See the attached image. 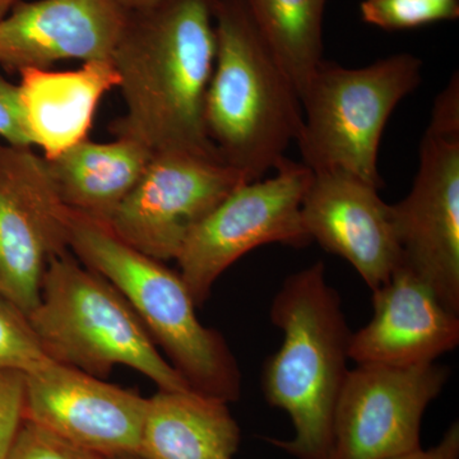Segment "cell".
Here are the masks:
<instances>
[{
	"label": "cell",
	"mask_w": 459,
	"mask_h": 459,
	"mask_svg": "<svg viewBox=\"0 0 459 459\" xmlns=\"http://www.w3.org/2000/svg\"><path fill=\"white\" fill-rule=\"evenodd\" d=\"M244 183L249 181L220 156L153 152L140 183L105 225L138 252L177 261L193 230Z\"/></svg>",
	"instance_id": "9c48e42d"
},
{
	"label": "cell",
	"mask_w": 459,
	"mask_h": 459,
	"mask_svg": "<svg viewBox=\"0 0 459 459\" xmlns=\"http://www.w3.org/2000/svg\"><path fill=\"white\" fill-rule=\"evenodd\" d=\"M270 316L283 342L263 367V394L289 415L295 435L268 442L296 459H331L352 332L325 263L290 274L272 301Z\"/></svg>",
	"instance_id": "7a4b0ae2"
},
{
	"label": "cell",
	"mask_w": 459,
	"mask_h": 459,
	"mask_svg": "<svg viewBox=\"0 0 459 459\" xmlns=\"http://www.w3.org/2000/svg\"><path fill=\"white\" fill-rule=\"evenodd\" d=\"M18 74L27 135L48 160L89 138L100 100L119 86L111 60H90L75 71L26 68Z\"/></svg>",
	"instance_id": "2e32d148"
},
{
	"label": "cell",
	"mask_w": 459,
	"mask_h": 459,
	"mask_svg": "<svg viewBox=\"0 0 459 459\" xmlns=\"http://www.w3.org/2000/svg\"><path fill=\"white\" fill-rule=\"evenodd\" d=\"M377 189L343 172H313L301 202V221L312 241L346 259L371 291L401 264L391 204Z\"/></svg>",
	"instance_id": "4fadbf2b"
},
{
	"label": "cell",
	"mask_w": 459,
	"mask_h": 459,
	"mask_svg": "<svg viewBox=\"0 0 459 459\" xmlns=\"http://www.w3.org/2000/svg\"><path fill=\"white\" fill-rule=\"evenodd\" d=\"M217 0H160L128 12L111 62L119 75L126 114L115 137L141 142L152 152L219 155L205 133V93L216 56Z\"/></svg>",
	"instance_id": "6da1fadb"
},
{
	"label": "cell",
	"mask_w": 459,
	"mask_h": 459,
	"mask_svg": "<svg viewBox=\"0 0 459 459\" xmlns=\"http://www.w3.org/2000/svg\"><path fill=\"white\" fill-rule=\"evenodd\" d=\"M364 22L388 31L416 29L459 17L458 0H364Z\"/></svg>",
	"instance_id": "44dd1931"
},
{
	"label": "cell",
	"mask_w": 459,
	"mask_h": 459,
	"mask_svg": "<svg viewBox=\"0 0 459 459\" xmlns=\"http://www.w3.org/2000/svg\"><path fill=\"white\" fill-rule=\"evenodd\" d=\"M17 3L18 0H0V18L4 17Z\"/></svg>",
	"instance_id": "4316f807"
},
{
	"label": "cell",
	"mask_w": 459,
	"mask_h": 459,
	"mask_svg": "<svg viewBox=\"0 0 459 459\" xmlns=\"http://www.w3.org/2000/svg\"><path fill=\"white\" fill-rule=\"evenodd\" d=\"M0 138L14 147H32L21 110L18 84L0 74Z\"/></svg>",
	"instance_id": "cb8c5ba5"
},
{
	"label": "cell",
	"mask_w": 459,
	"mask_h": 459,
	"mask_svg": "<svg viewBox=\"0 0 459 459\" xmlns=\"http://www.w3.org/2000/svg\"><path fill=\"white\" fill-rule=\"evenodd\" d=\"M422 60L394 54L362 68L323 60L300 95L303 124L296 138L301 164L343 172L382 188L377 151L389 117L421 83Z\"/></svg>",
	"instance_id": "8992f818"
},
{
	"label": "cell",
	"mask_w": 459,
	"mask_h": 459,
	"mask_svg": "<svg viewBox=\"0 0 459 459\" xmlns=\"http://www.w3.org/2000/svg\"><path fill=\"white\" fill-rule=\"evenodd\" d=\"M241 442L228 402L195 389L165 391L147 398L142 459H232Z\"/></svg>",
	"instance_id": "e0dca14e"
},
{
	"label": "cell",
	"mask_w": 459,
	"mask_h": 459,
	"mask_svg": "<svg viewBox=\"0 0 459 459\" xmlns=\"http://www.w3.org/2000/svg\"><path fill=\"white\" fill-rule=\"evenodd\" d=\"M59 364L50 358L29 318L0 295V369L38 373Z\"/></svg>",
	"instance_id": "ffe728a7"
},
{
	"label": "cell",
	"mask_w": 459,
	"mask_h": 459,
	"mask_svg": "<svg viewBox=\"0 0 459 459\" xmlns=\"http://www.w3.org/2000/svg\"><path fill=\"white\" fill-rule=\"evenodd\" d=\"M263 39L299 96L323 62L327 0H244Z\"/></svg>",
	"instance_id": "d6986e66"
},
{
	"label": "cell",
	"mask_w": 459,
	"mask_h": 459,
	"mask_svg": "<svg viewBox=\"0 0 459 459\" xmlns=\"http://www.w3.org/2000/svg\"><path fill=\"white\" fill-rule=\"evenodd\" d=\"M371 292L373 316L350 341L356 365L430 364L457 349L459 316L409 268L398 265L391 280Z\"/></svg>",
	"instance_id": "9a60e30c"
},
{
	"label": "cell",
	"mask_w": 459,
	"mask_h": 459,
	"mask_svg": "<svg viewBox=\"0 0 459 459\" xmlns=\"http://www.w3.org/2000/svg\"><path fill=\"white\" fill-rule=\"evenodd\" d=\"M271 178L241 184L193 230L177 262L179 274L201 307L223 272L255 247L268 244L303 247L312 244L301 202L313 171L289 159Z\"/></svg>",
	"instance_id": "ba28073f"
},
{
	"label": "cell",
	"mask_w": 459,
	"mask_h": 459,
	"mask_svg": "<svg viewBox=\"0 0 459 459\" xmlns=\"http://www.w3.org/2000/svg\"><path fill=\"white\" fill-rule=\"evenodd\" d=\"M392 459H459V422L446 429L440 442L429 449L406 453Z\"/></svg>",
	"instance_id": "d4e9b609"
},
{
	"label": "cell",
	"mask_w": 459,
	"mask_h": 459,
	"mask_svg": "<svg viewBox=\"0 0 459 459\" xmlns=\"http://www.w3.org/2000/svg\"><path fill=\"white\" fill-rule=\"evenodd\" d=\"M126 17L117 0L17 3L0 18V66L21 72L60 60H111Z\"/></svg>",
	"instance_id": "5bb4252c"
},
{
	"label": "cell",
	"mask_w": 459,
	"mask_h": 459,
	"mask_svg": "<svg viewBox=\"0 0 459 459\" xmlns=\"http://www.w3.org/2000/svg\"><path fill=\"white\" fill-rule=\"evenodd\" d=\"M68 247L123 295L190 388L228 403L240 398L237 359L220 332L199 322L179 272L124 243L105 223L71 210Z\"/></svg>",
	"instance_id": "277c9868"
},
{
	"label": "cell",
	"mask_w": 459,
	"mask_h": 459,
	"mask_svg": "<svg viewBox=\"0 0 459 459\" xmlns=\"http://www.w3.org/2000/svg\"><path fill=\"white\" fill-rule=\"evenodd\" d=\"M68 220L47 160L0 142V295L26 316L51 256L69 249Z\"/></svg>",
	"instance_id": "8fae6325"
},
{
	"label": "cell",
	"mask_w": 459,
	"mask_h": 459,
	"mask_svg": "<svg viewBox=\"0 0 459 459\" xmlns=\"http://www.w3.org/2000/svg\"><path fill=\"white\" fill-rule=\"evenodd\" d=\"M216 56L204 120L220 157L247 181L286 159L303 124L298 90L256 29L244 0H217Z\"/></svg>",
	"instance_id": "3957f363"
},
{
	"label": "cell",
	"mask_w": 459,
	"mask_h": 459,
	"mask_svg": "<svg viewBox=\"0 0 459 459\" xmlns=\"http://www.w3.org/2000/svg\"><path fill=\"white\" fill-rule=\"evenodd\" d=\"M449 376L437 361L356 365L338 398L331 459H392L422 448V420Z\"/></svg>",
	"instance_id": "30bf717a"
},
{
	"label": "cell",
	"mask_w": 459,
	"mask_h": 459,
	"mask_svg": "<svg viewBox=\"0 0 459 459\" xmlns=\"http://www.w3.org/2000/svg\"><path fill=\"white\" fill-rule=\"evenodd\" d=\"M27 318L59 364L101 379L123 365L160 389H192L159 351L123 295L69 249L51 256L39 303Z\"/></svg>",
	"instance_id": "5b68a950"
},
{
	"label": "cell",
	"mask_w": 459,
	"mask_h": 459,
	"mask_svg": "<svg viewBox=\"0 0 459 459\" xmlns=\"http://www.w3.org/2000/svg\"><path fill=\"white\" fill-rule=\"evenodd\" d=\"M126 12L143 11L155 5L160 0H117Z\"/></svg>",
	"instance_id": "484cf974"
},
{
	"label": "cell",
	"mask_w": 459,
	"mask_h": 459,
	"mask_svg": "<svg viewBox=\"0 0 459 459\" xmlns=\"http://www.w3.org/2000/svg\"><path fill=\"white\" fill-rule=\"evenodd\" d=\"M152 156L150 148L131 138L117 137L111 142L87 138L45 160L65 207L108 223L140 183Z\"/></svg>",
	"instance_id": "ac0fdd59"
},
{
	"label": "cell",
	"mask_w": 459,
	"mask_h": 459,
	"mask_svg": "<svg viewBox=\"0 0 459 459\" xmlns=\"http://www.w3.org/2000/svg\"><path fill=\"white\" fill-rule=\"evenodd\" d=\"M147 398L65 365L26 376L23 420L83 451L138 455Z\"/></svg>",
	"instance_id": "7c38bea8"
},
{
	"label": "cell",
	"mask_w": 459,
	"mask_h": 459,
	"mask_svg": "<svg viewBox=\"0 0 459 459\" xmlns=\"http://www.w3.org/2000/svg\"><path fill=\"white\" fill-rule=\"evenodd\" d=\"M25 395L26 374L0 369V459H5L22 424Z\"/></svg>",
	"instance_id": "603a6c76"
},
{
	"label": "cell",
	"mask_w": 459,
	"mask_h": 459,
	"mask_svg": "<svg viewBox=\"0 0 459 459\" xmlns=\"http://www.w3.org/2000/svg\"><path fill=\"white\" fill-rule=\"evenodd\" d=\"M113 459H142L138 455H126V457L113 458Z\"/></svg>",
	"instance_id": "83f0119b"
},
{
	"label": "cell",
	"mask_w": 459,
	"mask_h": 459,
	"mask_svg": "<svg viewBox=\"0 0 459 459\" xmlns=\"http://www.w3.org/2000/svg\"><path fill=\"white\" fill-rule=\"evenodd\" d=\"M401 264L459 316V80L435 99L412 188L391 204Z\"/></svg>",
	"instance_id": "52a82bcc"
},
{
	"label": "cell",
	"mask_w": 459,
	"mask_h": 459,
	"mask_svg": "<svg viewBox=\"0 0 459 459\" xmlns=\"http://www.w3.org/2000/svg\"><path fill=\"white\" fill-rule=\"evenodd\" d=\"M5 459H105L23 420Z\"/></svg>",
	"instance_id": "7402d4cb"
}]
</instances>
